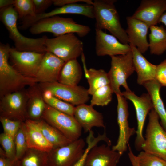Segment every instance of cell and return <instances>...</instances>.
I'll return each mask as SVG.
<instances>
[{"label":"cell","mask_w":166,"mask_h":166,"mask_svg":"<svg viewBox=\"0 0 166 166\" xmlns=\"http://www.w3.org/2000/svg\"><path fill=\"white\" fill-rule=\"evenodd\" d=\"M0 20L7 29L9 37L14 43L16 50L39 53L46 52L45 43V35L38 38H30L22 35L17 26L18 13L13 6L0 9Z\"/></svg>","instance_id":"6da1fadb"},{"label":"cell","mask_w":166,"mask_h":166,"mask_svg":"<svg viewBox=\"0 0 166 166\" xmlns=\"http://www.w3.org/2000/svg\"><path fill=\"white\" fill-rule=\"evenodd\" d=\"M11 47L8 45L0 44V98L10 93L22 90L26 86L37 83L35 78L26 77L10 64L8 59Z\"/></svg>","instance_id":"7a4b0ae2"},{"label":"cell","mask_w":166,"mask_h":166,"mask_svg":"<svg viewBox=\"0 0 166 166\" xmlns=\"http://www.w3.org/2000/svg\"><path fill=\"white\" fill-rule=\"evenodd\" d=\"M115 0H95L93 1L95 29L108 30L122 43L129 44L127 35L121 25L114 5Z\"/></svg>","instance_id":"3957f363"},{"label":"cell","mask_w":166,"mask_h":166,"mask_svg":"<svg viewBox=\"0 0 166 166\" xmlns=\"http://www.w3.org/2000/svg\"><path fill=\"white\" fill-rule=\"evenodd\" d=\"M29 31L33 34L49 32L57 37L76 33L79 36L83 37L90 32L91 29L88 26L77 23L72 18L56 16L36 22L30 28Z\"/></svg>","instance_id":"277c9868"},{"label":"cell","mask_w":166,"mask_h":166,"mask_svg":"<svg viewBox=\"0 0 166 166\" xmlns=\"http://www.w3.org/2000/svg\"><path fill=\"white\" fill-rule=\"evenodd\" d=\"M159 119L153 108L148 113V122L141 149L166 161V132L160 123Z\"/></svg>","instance_id":"5b68a950"},{"label":"cell","mask_w":166,"mask_h":166,"mask_svg":"<svg viewBox=\"0 0 166 166\" xmlns=\"http://www.w3.org/2000/svg\"><path fill=\"white\" fill-rule=\"evenodd\" d=\"M111 57V67L108 73L110 85L116 95H122L120 89L121 86H123L126 91H131L126 80L135 71L132 53L131 50L125 54Z\"/></svg>","instance_id":"8992f818"},{"label":"cell","mask_w":166,"mask_h":166,"mask_svg":"<svg viewBox=\"0 0 166 166\" xmlns=\"http://www.w3.org/2000/svg\"><path fill=\"white\" fill-rule=\"evenodd\" d=\"M46 52L52 53L65 62L77 59L83 53V43L73 33L46 39Z\"/></svg>","instance_id":"52a82bcc"},{"label":"cell","mask_w":166,"mask_h":166,"mask_svg":"<svg viewBox=\"0 0 166 166\" xmlns=\"http://www.w3.org/2000/svg\"><path fill=\"white\" fill-rule=\"evenodd\" d=\"M42 119L71 141L80 138L82 129L73 116L58 111L46 104Z\"/></svg>","instance_id":"ba28073f"},{"label":"cell","mask_w":166,"mask_h":166,"mask_svg":"<svg viewBox=\"0 0 166 166\" xmlns=\"http://www.w3.org/2000/svg\"><path fill=\"white\" fill-rule=\"evenodd\" d=\"M85 143L82 138L47 152L48 166H73L83 154Z\"/></svg>","instance_id":"9c48e42d"},{"label":"cell","mask_w":166,"mask_h":166,"mask_svg":"<svg viewBox=\"0 0 166 166\" xmlns=\"http://www.w3.org/2000/svg\"><path fill=\"white\" fill-rule=\"evenodd\" d=\"M42 91H48L54 97L74 106L85 104L90 98L88 89L81 86H69L56 82L39 83Z\"/></svg>","instance_id":"30bf717a"},{"label":"cell","mask_w":166,"mask_h":166,"mask_svg":"<svg viewBox=\"0 0 166 166\" xmlns=\"http://www.w3.org/2000/svg\"><path fill=\"white\" fill-rule=\"evenodd\" d=\"M22 90L7 94L1 97L0 117L24 122L29 94Z\"/></svg>","instance_id":"8fae6325"},{"label":"cell","mask_w":166,"mask_h":166,"mask_svg":"<svg viewBox=\"0 0 166 166\" xmlns=\"http://www.w3.org/2000/svg\"><path fill=\"white\" fill-rule=\"evenodd\" d=\"M122 93L125 98L132 102L135 107L137 121L135 146L137 150L140 151L145 140L143 131L146 116L153 108L152 100L148 93H144L140 97L131 91H125L122 92Z\"/></svg>","instance_id":"7c38bea8"},{"label":"cell","mask_w":166,"mask_h":166,"mask_svg":"<svg viewBox=\"0 0 166 166\" xmlns=\"http://www.w3.org/2000/svg\"><path fill=\"white\" fill-rule=\"evenodd\" d=\"M117 122L119 127V135L116 144L113 146V150L122 155L126 151L131 137L136 133L135 128L129 125L128 108L127 102L122 95H116Z\"/></svg>","instance_id":"4fadbf2b"},{"label":"cell","mask_w":166,"mask_h":166,"mask_svg":"<svg viewBox=\"0 0 166 166\" xmlns=\"http://www.w3.org/2000/svg\"><path fill=\"white\" fill-rule=\"evenodd\" d=\"M45 53L18 51L11 48L10 57L13 67L23 75L35 78Z\"/></svg>","instance_id":"5bb4252c"},{"label":"cell","mask_w":166,"mask_h":166,"mask_svg":"<svg viewBox=\"0 0 166 166\" xmlns=\"http://www.w3.org/2000/svg\"><path fill=\"white\" fill-rule=\"evenodd\" d=\"M95 30V51L98 56L110 57L125 54L132 50L129 44L121 43L115 36L102 30Z\"/></svg>","instance_id":"9a60e30c"},{"label":"cell","mask_w":166,"mask_h":166,"mask_svg":"<svg viewBox=\"0 0 166 166\" xmlns=\"http://www.w3.org/2000/svg\"><path fill=\"white\" fill-rule=\"evenodd\" d=\"M166 10V0H143L132 16L150 27L156 25Z\"/></svg>","instance_id":"2e32d148"},{"label":"cell","mask_w":166,"mask_h":166,"mask_svg":"<svg viewBox=\"0 0 166 166\" xmlns=\"http://www.w3.org/2000/svg\"><path fill=\"white\" fill-rule=\"evenodd\" d=\"M65 63L53 53L45 52L35 78L37 83L58 82L61 71Z\"/></svg>","instance_id":"e0dca14e"},{"label":"cell","mask_w":166,"mask_h":166,"mask_svg":"<svg viewBox=\"0 0 166 166\" xmlns=\"http://www.w3.org/2000/svg\"><path fill=\"white\" fill-rule=\"evenodd\" d=\"M127 27L126 30L129 44L136 47L142 54L149 49L147 35L149 27L142 21L132 17L126 18Z\"/></svg>","instance_id":"ac0fdd59"},{"label":"cell","mask_w":166,"mask_h":166,"mask_svg":"<svg viewBox=\"0 0 166 166\" xmlns=\"http://www.w3.org/2000/svg\"><path fill=\"white\" fill-rule=\"evenodd\" d=\"M108 145H96L86 156V166H116L122 155Z\"/></svg>","instance_id":"d6986e66"},{"label":"cell","mask_w":166,"mask_h":166,"mask_svg":"<svg viewBox=\"0 0 166 166\" xmlns=\"http://www.w3.org/2000/svg\"><path fill=\"white\" fill-rule=\"evenodd\" d=\"M73 116L85 132L94 127L105 128L102 114L85 104L75 107Z\"/></svg>","instance_id":"ffe728a7"},{"label":"cell","mask_w":166,"mask_h":166,"mask_svg":"<svg viewBox=\"0 0 166 166\" xmlns=\"http://www.w3.org/2000/svg\"><path fill=\"white\" fill-rule=\"evenodd\" d=\"M65 14L81 15L92 19L95 18L93 5L75 3L59 7L48 12L36 15L32 18L31 20L33 23H35L44 19Z\"/></svg>","instance_id":"44dd1931"},{"label":"cell","mask_w":166,"mask_h":166,"mask_svg":"<svg viewBox=\"0 0 166 166\" xmlns=\"http://www.w3.org/2000/svg\"><path fill=\"white\" fill-rule=\"evenodd\" d=\"M131 48L135 71L137 74V83L143 85L149 81L156 80L157 65L149 62L135 47Z\"/></svg>","instance_id":"7402d4cb"},{"label":"cell","mask_w":166,"mask_h":166,"mask_svg":"<svg viewBox=\"0 0 166 166\" xmlns=\"http://www.w3.org/2000/svg\"><path fill=\"white\" fill-rule=\"evenodd\" d=\"M24 123L29 148L48 152L53 148L45 138L34 121L26 119Z\"/></svg>","instance_id":"603a6c76"},{"label":"cell","mask_w":166,"mask_h":166,"mask_svg":"<svg viewBox=\"0 0 166 166\" xmlns=\"http://www.w3.org/2000/svg\"><path fill=\"white\" fill-rule=\"evenodd\" d=\"M36 85L30 86L28 91L29 98L27 102L26 119L36 121L42 118L46 104L43 99L42 92Z\"/></svg>","instance_id":"cb8c5ba5"},{"label":"cell","mask_w":166,"mask_h":166,"mask_svg":"<svg viewBox=\"0 0 166 166\" xmlns=\"http://www.w3.org/2000/svg\"><path fill=\"white\" fill-rule=\"evenodd\" d=\"M143 85L150 95L153 109L160 120L161 125L166 132V110L160 97L161 85L156 80H154L147 81Z\"/></svg>","instance_id":"d4e9b609"},{"label":"cell","mask_w":166,"mask_h":166,"mask_svg":"<svg viewBox=\"0 0 166 166\" xmlns=\"http://www.w3.org/2000/svg\"><path fill=\"white\" fill-rule=\"evenodd\" d=\"M81 67L77 59L65 62L61 71L58 82L66 85L76 86L82 78Z\"/></svg>","instance_id":"484cf974"},{"label":"cell","mask_w":166,"mask_h":166,"mask_svg":"<svg viewBox=\"0 0 166 166\" xmlns=\"http://www.w3.org/2000/svg\"><path fill=\"white\" fill-rule=\"evenodd\" d=\"M34 121L45 138L53 146V148L65 146L72 142L43 119Z\"/></svg>","instance_id":"4316f807"},{"label":"cell","mask_w":166,"mask_h":166,"mask_svg":"<svg viewBox=\"0 0 166 166\" xmlns=\"http://www.w3.org/2000/svg\"><path fill=\"white\" fill-rule=\"evenodd\" d=\"M84 57L83 56L81 57L85 77L89 85L88 91L89 94L92 95L97 89L110 84V81L108 73L104 70L97 69L93 68L87 69L85 65Z\"/></svg>","instance_id":"83f0119b"},{"label":"cell","mask_w":166,"mask_h":166,"mask_svg":"<svg viewBox=\"0 0 166 166\" xmlns=\"http://www.w3.org/2000/svg\"><path fill=\"white\" fill-rule=\"evenodd\" d=\"M149 49L152 54L160 55L166 51V29L162 26L150 27Z\"/></svg>","instance_id":"f1b7e54d"},{"label":"cell","mask_w":166,"mask_h":166,"mask_svg":"<svg viewBox=\"0 0 166 166\" xmlns=\"http://www.w3.org/2000/svg\"><path fill=\"white\" fill-rule=\"evenodd\" d=\"M48 153L28 148L19 160L20 166H48Z\"/></svg>","instance_id":"f546056e"},{"label":"cell","mask_w":166,"mask_h":166,"mask_svg":"<svg viewBox=\"0 0 166 166\" xmlns=\"http://www.w3.org/2000/svg\"><path fill=\"white\" fill-rule=\"evenodd\" d=\"M42 91L46 104L58 111L73 116L75 108L74 105L54 97L48 91Z\"/></svg>","instance_id":"4dcf8cb0"},{"label":"cell","mask_w":166,"mask_h":166,"mask_svg":"<svg viewBox=\"0 0 166 166\" xmlns=\"http://www.w3.org/2000/svg\"><path fill=\"white\" fill-rule=\"evenodd\" d=\"M113 91L110 84L102 87L96 90L92 95L90 105L103 106L111 101Z\"/></svg>","instance_id":"1f68e13d"},{"label":"cell","mask_w":166,"mask_h":166,"mask_svg":"<svg viewBox=\"0 0 166 166\" xmlns=\"http://www.w3.org/2000/svg\"><path fill=\"white\" fill-rule=\"evenodd\" d=\"M16 158L19 160L29 148L28 146L24 122H23L15 137Z\"/></svg>","instance_id":"d6a6232c"},{"label":"cell","mask_w":166,"mask_h":166,"mask_svg":"<svg viewBox=\"0 0 166 166\" xmlns=\"http://www.w3.org/2000/svg\"><path fill=\"white\" fill-rule=\"evenodd\" d=\"M13 6L22 20L36 15L32 0H15Z\"/></svg>","instance_id":"836d02e7"},{"label":"cell","mask_w":166,"mask_h":166,"mask_svg":"<svg viewBox=\"0 0 166 166\" xmlns=\"http://www.w3.org/2000/svg\"><path fill=\"white\" fill-rule=\"evenodd\" d=\"M137 156L140 166H166V161L143 151Z\"/></svg>","instance_id":"e575fe53"},{"label":"cell","mask_w":166,"mask_h":166,"mask_svg":"<svg viewBox=\"0 0 166 166\" xmlns=\"http://www.w3.org/2000/svg\"><path fill=\"white\" fill-rule=\"evenodd\" d=\"M0 143L6 157L12 159H16L14 138L3 132L0 135Z\"/></svg>","instance_id":"d590c367"},{"label":"cell","mask_w":166,"mask_h":166,"mask_svg":"<svg viewBox=\"0 0 166 166\" xmlns=\"http://www.w3.org/2000/svg\"><path fill=\"white\" fill-rule=\"evenodd\" d=\"M0 121L3 127V132L14 139L23 122L2 117H0Z\"/></svg>","instance_id":"8d00e7d4"},{"label":"cell","mask_w":166,"mask_h":166,"mask_svg":"<svg viewBox=\"0 0 166 166\" xmlns=\"http://www.w3.org/2000/svg\"><path fill=\"white\" fill-rule=\"evenodd\" d=\"M103 140V137L101 135H99L95 137L93 132H90L86 138V142L87 145L81 159L73 166H86L85 162L89 152L93 147Z\"/></svg>","instance_id":"74e56055"},{"label":"cell","mask_w":166,"mask_h":166,"mask_svg":"<svg viewBox=\"0 0 166 166\" xmlns=\"http://www.w3.org/2000/svg\"><path fill=\"white\" fill-rule=\"evenodd\" d=\"M156 80L161 86L166 87V59L157 65Z\"/></svg>","instance_id":"f35d334b"},{"label":"cell","mask_w":166,"mask_h":166,"mask_svg":"<svg viewBox=\"0 0 166 166\" xmlns=\"http://www.w3.org/2000/svg\"><path fill=\"white\" fill-rule=\"evenodd\" d=\"M36 15L45 13L46 10L52 4L53 0H32Z\"/></svg>","instance_id":"ab89813d"},{"label":"cell","mask_w":166,"mask_h":166,"mask_svg":"<svg viewBox=\"0 0 166 166\" xmlns=\"http://www.w3.org/2000/svg\"><path fill=\"white\" fill-rule=\"evenodd\" d=\"M0 166H20L19 160L6 157L4 150L0 148Z\"/></svg>","instance_id":"60d3db41"},{"label":"cell","mask_w":166,"mask_h":166,"mask_svg":"<svg viewBox=\"0 0 166 166\" xmlns=\"http://www.w3.org/2000/svg\"><path fill=\"white\" fill-rule=\"evenodd\" d=\"M53 4L59 7L72 3L83 2L89 5H93V2L90 0H53Z\"/></svg>","instance_id":"b9f144b4"},{"label":"cell","mask_w":166,"mask_h":166,"mask_svg":"<svg viewBox=\"0 0 166 166\" xmlns=\"http://www.w3.org/2000/svg\"><path fill=\"white\" fill-rule=\"evenodd\" d=\"M129 152L128 156L132 166H140L137 156L133 152L131 147L129 144H128Z\"/></svg>","instance_id":"7bdbcfd3"},{"label":"cell","mask_w":166,"mask_h":166,"mask_svg":"<svg viewBox=\"0 0 166 166\" xmlns=\"http://www.w3.org/2000/svg\"><path fill=\"white\" fill-rule=\"evenodd\" d=\"M14 2L15 0H0V9L10 6H13Z\"/></svg>","instance_id":"ee69618b"},{"label":"cell","mask_w":166,"mask_h":166,"mask_svg":"<svg viewBox=\"0 0 166 166\" xmlns=\"http://www.w3.org/2000/svg\"><path fill=\"white\" fill-rule=\"evenodd\" d=\"M162 23L166 27V10L161 17L159 21V23Z\"/></svg>","instance_id":"f6af8a7d"}]
</instances>
